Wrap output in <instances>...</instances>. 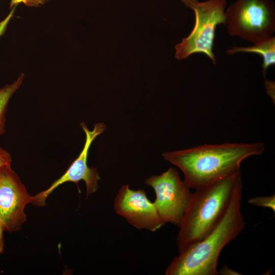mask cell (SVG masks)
Instances as JSON below:
<instances>
[{
	"instance_id": "1",
	"label": "cell",
	"mask_w": 275,
	"mask_h": 275,
	"mask_svg": "<svg viewBox=\"0 0 275 275\" xmlns=\"http://www.w3.org/2000/svg\"><path fill=\"white\" fill-rule=\"evenodd\" d=\"M262 142L203 145L162 154L183 173L190 188L197 189L240 171L245 159L261 155Z\"/></svg>"
},
{
	"instance_id": "2",
	"label": "cell",
	"mask_w": 275,
	"mask_h": 275,
	"mask_svg": "<svg viewBox=\"0 0 275 275\" xmlns=\"http://www.w3.org/2000/svg\"><path fill=\"white\" fill-rule=\"evenodd\" d=\"M242 183L236 189L226 213L215 227L197 244L179 252L166 270V275H217L224 248L244 230L241 205Z\"/></svg>"
},
{
	"instance_id": "3",
	"label": "cell",
	"mask_w": 275,
	"mask_h": 275,
	"mask_svg": "<svg viewBox=\"0 0 275 275\" xmlns=\"http://www.w3.org/2000/svg\"><path fill=\"white\" fill-rule=\"evenodd\" d=\"M241 183L240 171L195 189L177 237L179 252L197 244L215 227Z\"/></svg>"
},
{
	"instance_id": "4",
	"label": "cell",
	"mask_w": 275,
	"mask_h": 275,
	"mask_svg": "<svg viewBox=\"0 0 275 275\" xmlns=\"http://www.w3.org/2000/svg\"><path fill=\"white\" fill-rule=\"evenodd\" d=\"M181 2L194 11L195 21L189 35L175 45V57L182 60L194 53H202L215 65L213 52L214 40L217 25L226 24V0H181Z\"/></svg>"
},
{
	"instance_id": "5",
	"label": "cell",
	"mask_w": 275,
	"mask_h": 275,
	"mask_svg": "<svg viewBox=\"0 0 275 275\" xmlns=\"http://www.w3.org/2000/svg\"><path fill=\"white\" fill-rule=\"evenodd\" d=\"M227 32L253 44L273 36L275 7L269 0H237L225 12Z\"/></svg>"
},
{
	"instance_id": "6",
	"label": "cell",
	"mask_w": 275,
	"mask_h": 275,
	"mask_svg": "<svg viewBox=\"0 0 275 275\" xmlns=\"http://www.w3.org/2000/svg\"><path fill=\"white\" fill-rule=\"evenodd\" d=\"M145 184L154 190L156 198L153 203L162 220L179 228L193 193L178 171L170 168L159 175L146 179Z\"/></svg>"
},
{
	"instance_id": "7",
	"label": "cell",
	"mask_w": 275,
	"mask_h": 275,
	"mask_svg": "<svg viewBox=\"0 0 275 275\" xmlns=\"http://www.w3.org/2000/svg\"><path fill=\"white\" fill-rule=\"evenodd\" d=\"M33 201L11 164L0 167V225L4 230L11 233L20 229L26 220L25 206Z\"/></svg>"
},
{
	"instance_id": "8",
	"label": "cell",
	"mask_w": 275,
	"mask_h": 275,
	"mask_svg": "<svg viewBox=\"0 0 275 275\" xmlns=\"http://www.w3.org/2000/svg\"><path fill=\"white\" fill-rule=\"evenodd\" d=\"M80 126L86 135L85 143L81 152L62 176L54 181L47 189L34 196L33 203L35 205H44L48 196L58 186L67 182L77 185L79 181L83 180L86 185L87 197L97 190L98 181L100 179L97 168L89 167L87 159L92 143L98 135L103 133L105 125L103 123L98 122L95 124L92 130L88 128L84 122L80 123Z\"/></svg>"
},
{
	"instance_id": "9",
	"label": "cell",
	"mask_w": 275,
	"mask_h": 275,
	"mask_svg": "<svg viewBox=\"0 0 275 275\" xmlns=\"http://www.w3.org/2000/svg\"><path fill=\"white\" fill-rule=\"evenodd\" d=\"M114 208L118 215L138 229L154 232L166 224L145 191L131 189L128 184L122 186L118 190L114 201Z\"/></svg>"
},
{
	"instance_id": "10",
	"label": "cell",
	"mask_w": 275,
	"mask_h": 275,
	"mask_svg": "<svg viewBox=\"0 0 275 275\" xmlns=\"http://www.w3.org/2000/svg\"><path fill=\"white\" fill-rule=\"evenodd\" d=\"M226 52L229 55L240 52L254 53L259 54L263 59V63L261 65L262 73L263 75L265 76L268 67L275 64V37L272 36L249 46H233L228 49Z\"/></svg>"
},
{
	"instance_id": "11",
	"label": "cell",
	"mask_w": 275,
	"mask_h": 275,
	"mask_svg": "<svg viewBox=\"0 0 275 275\" xmlns=\"http://www.w3.org/2000/svg\"><path fill=\"white\" fill-rule=\"evenodd\" d=\"M21 73L12 83L0 88V136L5 132L6 112L9 101L12 95L19 88L24 78Z\"/></svg>"
},
{
	"instance_id": "12",
	"label": "cell",
	"mask_w": 275,
	"mask_h": 275,
	"mask_svg": "<svg viewBox=\"0 0 275 275\" xmlns=\"http://www.w3.org/2000/svg\"><path fill=\"white\" fill-rule=\"evenodd\" d=\"M249 203L255 206L269 208L275 212V196L256 197L250 199Z\"/></svg>"
},
{
	"instance_id": "13",
	"label": "cell",
	"mask_w": 275,
	"mask_h": 275,
	"mask_svg": "<svg viewBox=\"0 0 275 275\" xmlns=\"http://www.w3.org/2000/svg\"><path fill=\"white\" fill-rule=\"evenodd\" d=\"M48 1L49 0H11L10 9L13 8L20 3H23L28 7H37L44 4Z\"/></svg>"
},
{
	"instance_id": "14",
	"label": "cell",
	"mask_w": 275,
	"mask_h": 275,
	"mask_svg": "<svg viewBox=\"0 0 275 275\" xmlns=\"http://www.w3.org/2000/svg\"><path fill=\"white\" fill-rule=\"evenodd\" d=\"M11 154L0 146V167L11 164Z\"/></svg>"
},
{
	"instance_id": "15",
	"label": "cell",
	"mask_w": 275,
	"mask_h": 275,
	"mask_svg": "<svg viewBox=\"0 0 275 275\" xmlns=\"http://www.w3.org/2000/svg\"><path fill=\"white\" fill-rule=\"evenodd\" d=\"M16 6L11 9L8 15L2 21H0V37L4 34L6 30L7 25L13 16Z\"/></svg>"
},
{
	"instance_id": "16",
	"label": "cell",
	"mask_w": 275,
	"mask_h": 275,
	"mask_svg": "<svg viewBox=\"0 0 275 275\" xmlns=\"http://www.w3.org/2000/svg\"><path fill=\"white\" fill-rule=\"evenodd\" d=\"M265 86L267 89V92L271 97V99L274 100V82L266 80Z\"/></svg>"
},
{
	"instance_id": "17",
	"label": "cell",
	"mask_w": 275,
	"mask_h": 275,
	"mask_svg": "<svg viewBox=\"0 0 275 275\" xmlns=\"http://www.w3.org/2000/svg\"><path fill=\"white\" fill-rule=\"evenodd\" d=\"M218 274H239L237 273L236 272L233 270H231L228 267L224 266L221 269L220 271H218Z\"/></svg>"
},
{
	"instance_id": "18",
	"label": "cell",
	"mask_w": 275,
	"mask_h": 275,
	"mask_svg": "<svg viewBox=\"0 0 275 275\" xmlns=\"http://www.w3.org/2000/svg\"><path fill=\"white\" fill-rule=\"evenodd\" d=\"M4 231L3 228L0 225V254L3 253L4 248Z\"/></svg>"
}]
</instances>
